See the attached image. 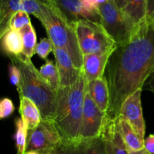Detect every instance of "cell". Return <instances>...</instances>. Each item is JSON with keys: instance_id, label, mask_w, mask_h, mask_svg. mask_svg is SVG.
I'll return each instance as SVG.
<instances>
[{"instance_id": "1", "label": "cell", "mask_w": 154, "mask_h": 154, "mask_svg": "<svg viewBox=\"0 0 154 154\" xmlns=\"http://www.w3.org/2000/svg\"><path fill=\"white\" fill-rule=\"evenodd\" d=\"M154 74V29L147 20L128 43L117 45L108 59L105 75L110 92L107 119L116 120L122 105Z\"/></svg>"}, {"instance_id": "2", "label": "cell", "mask_w": 154, "mask_h": 154, "mask_svg": "<svg viewBox=\"0 0 154 154\" xmlns=\"http://www.w3.org/2000/svg\"><path fill=\"white\" fill-rule=\"evenodd\" d=\"M87 87V81L82 69L73 85L60 87L57 92L54 122L62 139L73 141L78 138Z\"/></svg>"}, {"instance_id": "3", "label": "cell", "mask_w": 154, "mask_h": 154, "mask_svg": "<svg viewBox=\"0 0 154 154\" xmlns=\"http://www.w3.org/2000/svg\"><path fill=\"white\" fill-rule=\"evenodd\" d=\"M11 63L19 68L21 78L17 90L20 97L32 101L41 112L42 118L54 121L55 117L57 92L41 75L32 62L23 54L8 57Z\"/></svg>"}, {"instance_id": "4", "label": "cell", "mask_w": 154, "mask_h": 154, "mask_svg": "<svg viewBox=\"0 0 154 154\" xmlns=\"http://www.w3.org/2000/svg\"><path fill=\"white\" fill-rule=\"evenodd\" d=\"M52 8V17L44 26L48 38L54 46L62 48L69 54L77 68L83 69V54L72 24L66 20L57 8L50 2Z\"/></svg>"}, {"instance_id": "5", "label": "cell", "mask_w": 154, "mask_h": 154, "mask_svg": "<svg viewBox=\"0 0 154 154\" xmlns=\"http://www.w3.org/2000/svg\"><path fill=\"white\" fill-rule=\"evenodd\" d=\"M83 56L112 54L117 45L102 24L80 20L72 24Z\"/></svg>"}, {"instance_id": "6", "label": "cell", "mask_w": 154, "mask_h": 154, "mask_svg": "<svg viewBox=\"0 0 154 154\" xmlns=\"http://www.w3.org/2000/svg\"><path fill=\"white\" fill-rule=\"evenodd\" d=\"M102 25L117 45L128 43L134 35V30L122 10L114 0H107L99 6Z\"/></svg>"}, {"instance_id": "7", "label": "cell", "mask_w": 154, "mask_h": 154, "mask_svg": "<svg viewBox=\"0 0 154 154\" xmlns=\"http://www.w3.org/2000/svg\"><path fill=\"white\" fill-rule=\"evenodd\" d=\"M62 137L53 120H41L37 127L27 132L26 153L35 151L40 154H54Z\"/></svg>"}, {"instance_id": "8", "label": "cell", "mask_w": 154, "mask_h": 154, "mask_svg": "<svg viewBox=\"0 0 154 154\" xmlns=\"http://www.w3.org/2000/svg\"><path fill=\"white\" fill-rule=\"evenodd\" d=\"M106 121V114L98 108L87 90L78 138H93L102 135Z\"/></svg>"}, {"instance_id": "9", "label": "cell", "mask_w": 154, "mask_h": 154, "mask_svg": "<svg viewBox=\"0 0 154 154\" xmlns=\"http://www.w3.org/2000/svg\"><path fill=\"white\" fill-rule=\"evenodd\" d=\"M63 17L70 24L80 20H87L102 24L99 11L89 8L83 0H52Z\"/></svg>"}, {"instance_id": "10", "label": "cell", "mask_w": 154, "mask_h": 154, "mask_svg": "<svg viewBox=\"0 0 154 154\" xmlns=\"http://www.w3.org/2000/svg\"><path fill=\"white\" fill-rule=\"evenodd\" d=\"M54 154H106L103 135L93 138L62 139Z\"/></svg>"}, {"instance_id": "11", "label": "cell", "mask_w": 154, "mask_h": 154, "mask_svg": "<svg viewBox=\"0 0 154 154\" xmlns=\"http://www.w3.org/2000/svg\"><path fill=\"white\" fill-rule=\"evenodd\" d=\"M141 92L142 90H137L126 99L122 105L119 117L126 120L135 132L144 138L146 126L141 107Z\"/></svg>"}, {"instance_id": "12", "label": "cell", "mask_w": 154, "mask_h": 154, "mask_svg": "<svg viewBox=\"0 0 154 154\" xmlns=\"http://www.w3.org/2000/svg\"><path fill=\"white\" fill-rule=\"evenodd\" d=\"M54 55L60 75V87H69L75 84L82 69L75 66L72 58L66 51L54 47Z\"/></svg>"}, {"instance_id": "13", "label": "cell", "mask_w": 154, "mask_h": 154, "mask_svg": "<svg viewBox=\"0 0 154 154\" xmlns=\"http://www.w3.org/2000/svg\"><path fill=\"white\" fill-rule=\"evenodd\" d=\"M111 54H87L83 57V71L87 82L104 77Z\"/></svg>"}, {"instance_id": "14", "label": "cell", "mask_w": 154, "mask_h": 154, "mask_svg": "<svg viewBox=\"0 0 154 154\" xmlns=\"http://www.w3.org/2000/svg\"><path fill=\"white\" fill-rule=\"evenodd\" d=\"M102 135L105 141L106 154H129V151L119 133L115 120L107 119Z\"/></svg>"}, {"instance_id": "15", "label": "cell", "mask_w": 154, "mask_h": 154, "mask_svg": "<svg viewBox=\"0 0 154 154\" xmlns=\"http://www.w3.org/2000/svg\"><path fill=\"white\" fill-rule=\"evenodd\" d=\"M134 32L137 31L147 20V0H127L122 10Z\"/></svg>"}, {"instance_id": "16", "label": "cell", "mask_w": 154, "mask_h": 154, "mask_svg": "<svg viewBox=\"0 0 154 154\" xmlns=\"http://www.w3.org/2000/svg\"><path fill=\"white\" fill-rule=\"evenodd\" d=\"M87 92L98 108L106 114L110 102V92L105 77L87 82Z\"/></svg>"}, {"instance_id": "17", "label": "cell", "mask_w": 154, "mask_h": 154, "mask_svg": "<svg viewBox=\"0 0 154 154\" xmlns=\"http://www.w3.org/2000/svg\"><path fill=\"white\" fill-rule=\"evenodd\" d=\"M115 121L117 130L121 135L128 150H140L145 147V139L138 135L126 120L119 117Z\"/></svg>"}, {"instance_id": "18", "label": "cell", "mask_w": 154, "mask_h": 154, "mask_svg": "<svg viewBox=\"0 0 154 154\" xmlns=\"http://www.w3.org/2000/svg\"><path fill=\"white\" fill-rule=\"evenodd\" d=\"M19 113L25 123L27 132L37 127L42 120L37 105L28 98L20 97Z\"/></svg>"}, {"instance_id": "19", "label": "cell", "mask_w": 154, "mask_h": 154, "mask_svg": "<svg viewBox=\"0 0 154 154\" xmlns=\"http://www.w3.org/2000/svg\"><path fill=\"white\" fill-rule=\"evenodd\" d=\"M1 39L2 48L8 57L18 56L23 53V44L20 30L11 29Z\"/></svg>"}, {"instance_id": "20", "label": "cell", "mask_w": 154, "mask_h": 154, "mask_svg": "<svg viewBox=\"0 0 154 154\" xmlns=\"http://www.w3.org/2000/svg\"><path fill=\"white\" fill-rule=\"evenodd\" d=\"M21 10V0H0V37L8 30L11 18Z\"/></svg>"}, {"instance_id": "21", "label": "cell", "mask_w": 154, "mask_h": 154, "mask_svg": "<svg viewBox=\"0 0 154 154\" xmlns=\"http://www.w3.org/2000/svg\"><path fill=\"white\" fill-rule=\"evenodd\" d=\"M20 32L22 35L23 44L22 54H23L27 58L31 59L35 54L36 47L38 45L37 36L34 27L32 23H29L21 29Z\"/></svg>"}, {"instance_id": "22", "label": "cell", "mask_w": 154, "mask_h": 154, "mask_svg": "<svg viewBox=\"0 0 154 154\" xmlns=\"http://www.w3.org/2000/svg\"><path fill=\"white\" fill-rule=\"evenodd\" d=\"M39 72L51 88L55 92L58 91L60 87V80L57 65L54 64L52 60H46L45 64L41 66Z\"/></svg>"}, {"instance_id": "23", "label": "cell", "mask_w": 154, "mask_h": 154, "mask_svg": "<svg viewBox=\"0 0 154 154\" xmlns=\"http://www.w3.org/2000/svg\"><path fill=\"white\" fill-rule=\"evenodd\" d=\"M15 123V144L17 147V154H26L27 143V129L21 117H17Z\"/></svg>"}, {"instance_id": "24", "label": "cell", "mask_w": 154, "mask_h": 154, "mask_svg": "<svg viewBox=\"0 0 154 154\" xmlns=\"http://www.w3.org/2000/svg\"><path fill=\"white\" fill-rule=\"evenodd\" d=\"M31 23V20H30L29 14L24 11H19L16 12L14 14L11 18L10 23H9V28L12 29L20 30L28 24Z\"/></svg>"}, {"instance_id": "25", "label": "cell", "mask_w": 154, "mask_h": 154, "mask_svg": "<svg viewBox=\"0 0 154 154\" xmlns=\"http://www.w3.org/2000/svg\"><path fill=\"white\" fill-rule=\"evenodd\" d=\"M54 45L49 38H44L40 40L36 47L35 54L43 60H47V57L50 53L54 51Z\"/></svg>"}, {"instance_id": "26", "label": "cell", "mask_w": 154, "mask_h": 154, "mask_svg": "<svg viewBox=\"0 0 154 154\" xmlns=\"http://www.w3.org/2000/svg\"><path fill=\"white\" fill-rule=\"evenodd\" d=\"M14 110L13 102L8 98H4L0 102V118H7L14 112Z\"/></svg>"}, {"instance_id": "27", "label": "cell", "mask_w": 154, "mask_h": 154, "mask_svg": "<svg viewBox=\"0 0 154 154\" xmlns=\"http://www.w3.org/2000/svg\"><path fill=\"white\" fill-rule=\"evenodd\" d=\"M9 72V81L12 85L17 87L20 82L21 75L20 69L14 63H11L8 67Z\"/></svg>"}, {"instance_id": "28", "label": "cell", "mask_w": 154, "mask_h": 154, "mask_svg": "<svg viewBox=\"0 0 154 154\" xmlns=\"http://www.w3.org/2000/svg\"><path fill=\"white\" fill-rule=\"evenodd\" d=\"M144 147L147 151L151 154H154V134H151L145 139Z\"/></svg>"}, {"instance_id": "29", "label": "cell", "mask_w": 154, "mask_h": 154, "mask_svg": "<svg viewBox=\"0 0 154 154\" xmlns=\"http://www.w3.org/2000/svg\"><path fill=\"white\" fill-rule=\"evenodd\" d=\"M154 17V0H147V20H151Z\"/></svg>"}, {"instance_id": "30", "label": "cell", "mask_w": 154, "mask_h": 154, "mask_svg": "<svg viewBox=\"0 0 154 154\" xmlns=\"http://www.w3.org/2000/svg\"><path fill=\"white\" fill-rule=\"evenodd\" d=\"M144 87V88L151 91L154 94V74H153V75L149 78V79L146 81Z\"/></svg>"}, {"instance_id": "31", "label": "cell", "mask_w": 154, "mask_h": 154, "mask_svg": "<svg viewBox=\"0 0 154 154\" xmlns=\"http://www.w3.org/2000/svg\"><path fill=\"white\" fill-rule=\"evenodd\" d=\"M83 2H84V3L85 4V5L87 6V8H89L92 9V10L99 11L98 6L97 5H96L95 0H83Z\"/></svg>"}, {"instance_id": "32", "label": "cell", "mask_w": 154, "mask_h": 154, "mask_svg": "<svg viewBox=\"0 0 154 154\" xmlns=\"http://www.w3.org/2000/svg\"><path fill=\"white\" fill-rule=\"evenodd\" d=\"M129 154H151L149 151H147V149L144 148L141 149L140 150H129Z\"/></svg>"}, {"instance_id": "33", "label": "cell", "mask_w": 154, "mask_h": 154, "mask_svg": "<svg viewBox=\"0 0 154 154\" xmlns=\"http://www.w3.org/2000/svg\"><path fill=\"white\" fill-rule=\"evenodd\" d=\"M116 5L118 6L119 8H120L121 10H123V8L126 6V2H127V0H114Z\"/></svg>"}, {"instance_id": "34", "label": "cell", "mask_w": 154, "mask_h": 154, "mask_svg": "<svg viewBox=\"0 0 154 154\" xmlns=\"http://www.w3.org/2000/svg\"><path fill=\"white\" fill-rule=\"evenodd\" d=\"M26 154H40V153H37V152H35V151H29V152H26Z\"/></svg>"}, {"instance_id": "35", "label": "cell", "mask_w": 154, "mask_h": 154, "mask_svg": "<svg viewBox=\"0 0 154 154\" xmlns=\"http://www.w3.org/2000/svg\"><path fill=\"white\" fill-rule=\"evenodd\" d=\"M150 23H151L152 26H153V29H154V17L153 18V19L151 20H150Z\"/></svg>"}, {"instance_id": "36", "label": "cell", "mask_w": 154, "mask_h": 154, "mask_svg": "<svg viewBox=\"0 0 154 154\" xmlns=\"http://www.w3.org/2000/svg\"><path fill=\"white\" fill-rule=\"evenodd\" d=\"M42 1L45 2H49L51 1V0H42Z\"/></svg>"}]
</instances>
